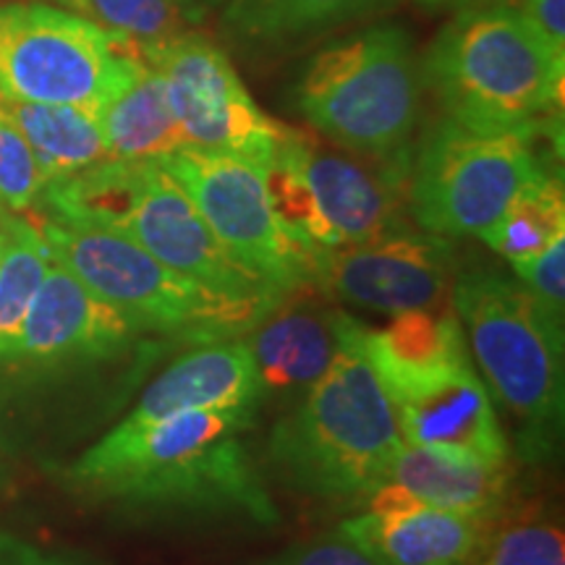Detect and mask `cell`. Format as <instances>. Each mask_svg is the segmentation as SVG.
<instances>
[{
	"label": "cell",
	"mask_w": 565,
	"mask_h": 565,
	"mask_svg": "<svg viewBox=\"0 0 565 565\" xmlns=\"http://www.w3.org/2000/svg\"><path fill=\"white\" fill-rule=\"evenodd\" d=\"M192 196L212 236L233 259L263 275L282 294L307 286V257L275 217L265 173L223 152L183 150L160 160Z\"/></svg>",
	"instance_id": "11"
},
{
	"label": "cell",
	"mask_w": 565,
	"mask_h": 565,
	"mask_svg": "<svg viewBox=\"0 0 565 565\" xmlns=\"http://www.w3.org/2000/svg\"><path fill=\"white\" fill-rule=\"evenodd\" d=\"M110 231L129 236L162 265L215 291L257 301L286 296L225 252L192 196L160 160H139L129 200Z\"/></svg>",
	"instance_id": "13"
},
{
	"label": "cell",
	"mask_w": 565,
	"mask_h": 565,
	"mask_svg": "<svg viewBox=\"0 0 565 565\" xmlns=\"http://www.w3.org/2000/svg\"><path fill=\"white\" fill-rule=\"evenodd\" d=\"M513 273L536 296L555 320L565 317V236H557L547 249L524 263H513Z\"/></svg>",
	"instance_id": "29"
},
{
	"label": "cell",
	"mask_w": 565,
	"mask_h": 565,
	"mask_svg": "<svg viewBox=\"0 0 565 565\" xmlns=\"http://www.w3.org/2000/svg\"><path fill=\"white\" fill-rule=\"evenodd\" d=\"M53 259L145 335L186 345L238 341L278 301L238 299L171 270L129 236L42 217L34 223Z\"/></svg>",
	"instance_id": "6"
},
{
	"label": "cell",
	"mask_w": 565,
	"mask_h": 565,
	"mask_svg": "<svg viewBox=\"0 0 565 565\" xmlns=\"http://www.w3.org/2000/svg\"><path fill=\"white\" fill-rule=\"evenodd\" d=\"M0 475H3V463H0Z\"/></svg>",
	"instance_id": "37"
},
{
	"label": "cell",
	"mask_w": 565,
	"mask_h": 565,
	"mask_svg": "<svg viewBox=\"0 0 565 565\" xmlns=\"http://www.w3.org/2000/svg\"><path fill=\"white\" fill-rule=\"evenodd\" d=\"M322 377L275 424L267 461L294 490L333 503H362L404 448L391 401L343 333Z\"/></svg>",
	"instance_id": "5"
},
{
	"label": "cell",
	"mask_w": 565,
	"mask_h": 565,
	"mask_svg": "<svg viewBox=\"0 0 565 565\" xmlns=\"http://www.w3.org/2000/svg\"><path fill=\"white\" fill-rule=\"evenodd\" d=\"M0 565H84L71 557L45 553V550L19 540V536L0 532Z\"/></svg>",
	"instance_id": "32"
},
{
	"label": "cell",
	"mask_w": 565,
	"mask_h": 565,
	"mask_svg": "<svg viewBox=\"0 0 565 565\" xmlns=\"http://www.w3.org/2000/svg\"><path fill=\"white\" fill-rule=\"evenodd\" d=\"M265 404L263 383L244 338L194 345L168 364L141 391L129 414L113 427L116 433H139L162 419L207 412V408H259Z\"/></svg>",
	"instance_id": "16"
},
{
	"label": "cell",
	"mask_w": 565,
	"mask_h": 565,
	"mask_svg": "<svg viewBox=\"0 0 565 565\" xmlns=\"http://www.w3.org/2000/svg\"><path fill=\"white\" fill-rule=\"evenodd\" d=\"M557 236H565L563 175L547 168L513 196L500 221L479 236L508 265L524 263L547 249Z\"/></svg>",
	"instance_id": "24"
},
{
	"label": "cell",
	"mask_w": 565,
	"mask_h": 565,
	"mask_svg": "<svg viewBox=\"0 0 565 565\" xmlns=\"http://www.w3.org/2000/svg\"><path fill=\"white\" fill-rule=\"evenodd\" d=\"M391 0H225L223 26L236 40L254 45H286L312 38L345 21L372 17Z\"/></svg>",
	"instance_id": "23"
},
{
	"label": "cell",
	"mask_w": 565,
	"mask_h": 565,
	"mask_svg": "<svg viewBox=\"0 0 565 565\" xmlns=\"http://www.w3.org/2000/svg\"><path fill=\"white\" fill-rule=\"evenodd\" d=\"M519 11L540 32L550 51L565 61V0H521Z\"/></svg>",
	"instance_id": "31"
},
{
	"label": "cell",
	"mask_w": 565,
	"mask_h": 565,
	"mask_svg": "<svg viewBox=\"0 0 565 565\" xmlns=\"http://www.w3.org/2000/svg\"><path fill=\"white\" fill-rule=\"evenodd\" d=\"M162 76L186 147L270 166L282 124L254 103L228 55L200 32H181L139 53Z\"/></svg>",
	"instance_id": "10"
},
{
	"label": "cell",
	"mask_w": 565,
	"mask_h": 565,
	"mask_svg": "<svg viewBox=\"0 0 565 565\" xmlns=\"http://www.w3.org/2000/svg\"><path fill=\"white\" fill-rule=\"evenodd\" d=\"M263 173L275 217L303 257L412 228L406 189L317 131L282 126Z\"/></svg>",
	"instance_id": "7"
},
{
	"label": "cell",
	"mask_w": 565,
	"mask_h": 565,
	"mask_svg": "<svg viewBox=\"0 0 565 565\" xmlns=\"http://www.w3.org/2000/svg\"><path fill=\"white\" fill-rule=\"evenodd\" d=\"M9 217H11V215H9ZM9 217H6V221L0 223V263H3L6 246H9Z\"/></svg>",
	"instance_id": "35"
},
{
	"label": "cell",
	"mask_w": 565,
	"mask_h": 565,
	"mask_svg": "<svg viewBox=\"0 0 565 565\" xmlns=\"http://www.w3.org/2000/svg\"><path fill=\"white\" fill-rule=\"evenodd\" d=\"M105 147L116 160H162L186 147L162 76L141 55L97 108Z\"/></svg>",
	"instance_id": "21"
},
{
	"label": "cell",
	"mask_w": 565,
	"mask_h": 565,
	"mask_svg": "<svg viewBox=\"0 0 565 565\" xmlns=\"http://www.w3.org/2000/svg\"><path fill=\"white\" fill-rule=\"evenodd\" d=\"M542 131H471L440 118L414 145L406 210L419 231L479 238L534 175L553 168L536 150Z\"/></svg>",
	"instance_id": "8"
},
{
	"label": "cell",
	"mask_w": 565,
	"mask_h": 565,
	"mask_svg": "<svg viewBox=\"0 0 565 565\" xmlns=\"http://www.w3.org/2000/svg\"><path fill=\"white\" fill-rule=\"evenodd\" d=\"M0 116L24 137L47 181L66 179L110 158L100 124L92 110L0 95Z\"/></svg>",
	"instance_id": "22"
},
{
	"label": "cell",
	"mask_w": 565,
	"mask_h": 565,
	"mask_svg": "<svg viewBox=\"0 0 565 565\" xmlns=\"http://www.w3.org/2000/svg\"><path fill=\"white\" fill-rule=\"evenodd\" d=\"M338 320L385 393L471 364L469 343L450 301L393 315L385 328H366L345 312H338Z\"/></svg>",
	"instance_id": "18"
},
{
	"label": "cell",
	"mask_w": 565,
	"mask_h": 565,
	"mask_svg": "<svg viewBox=\"0 0 565 565\" xmlns=\"http://www.w3.org/2000/svg\"><path fill=\"white\" fill-rule=\"evenodd\" d=\"M479 377L513 427L529 463L550 461L563 435V320L519 278L494 267H458L450 291Z\"/></svg>",
	"instance_id": "2"
},
{
	"label": "cell",
	"mask_w": 565,
	"mask_h": 565,
	"mask_svg": "<svg viewBox=\"0 0 565 565\" xmlns=\"http://www.w3.org/2000/svg\"><path fill=\"white\" fill-rule=\"evenodd\" d=\"M45 183L47 179L30 145L0 116V202L9 212L38 207Z\"/></svg>",
	"instance_id": "28"
},
{
	"label": "cell",
	"mask_w": 565,
	"mask_h": 565,
	"mask_svg": "<svg viewBox=\"0 0 565 565\" xmlns=\"http://www.w3.org/2000/svg\"><path fill=\"white\" fill-rule=\"evenodd\" d=\"M419 68L445 118L471 131H545L561 116L565 61L519 6L454 13Z\"/></svg>",
	"instance_id": "4"
},
{
	"label": "cell",
	"mask_w": 565,
	"mask_h": 565,
	"mask_svg": "<svg viewBox=\"0 0 565 565\" xmlns=\"http://www.w3.org/2000/svg\"><path fill=\"white\" fill-rule=\"evenodd\" d=\"M66 6L121 38L137 53L189 30L179 0H66Z\"/></svg>",
	"instance_id": "27"
},
{
	"label": "cell",
	"mask_w": 565,
	"mask_h": 565,
	"mask_svg": "<svg viewBox=\"0 0 565 565\" xmlns=\"http://www.w3.org/2000/svg\"><path fill=\"white\" fill-rule=\"evenodd\" d=\"M303 121L406 189L422 113V68L401 24H372L317 51L296 79Z\"/></svg>",
	"instance_id": "3"
},
{
	"label": "cell",
	"mask_w": 565,
	"mask_h": 565,
	"mask_svg": "<svg viewBox=\"0 0 565 565\" xmlns=\"http://www.w3.org/2000/svg\"><path fill=\"white\" fill-rule=\"evenodd\" d=\"M145 333L53 259L19 333L0 349V370L63 372L113 362Z\"/></svg>",
	"instance_id": "14"
},
{
	"label": "cell",
	"mask_w": 565,
	"mask_h": 565,
	"mask_svg": "<svg viewBox=\"0 0 565 565\" xmlns=\"http://www.w3.org/2000/svg\"><path fill=\"white\" fill-rule=\"evenodd\" d=\"M456 273L454 242L414 225L366 244L307 254L309 286L328 299L383 315L443 307Z\"/></svg>",
	"instance_id": "12"
},
{
	"label": "cell",
	"mask_w": 565,
	"mask_h": 565,
	"mask_svg": "<svg viewBox=\"0 0 565 565\" xmlns=\"http://www.w3.org/2000/svg\"><path fill=\"white\" fill-rule=\"evenodd\" d=\"M51 263L53 254L38 225L11 215L9 246L0 263V349L19 333Z\"/></svg>",
	"instance_id": "26"
},
{
	"label": "cell",
	"mask_w": 565,
	"mask_h": 565,
	"mask_svg": "<svg viewBox=\"0 0 565 565\" xmlns=\"http://www.w3.org/2000/svg\"><path fill=\"white\" fill-rule=\"evenodd\" d=\"M487 519L422 503H391L351 515L338 532L380 565H466Z\"/></svg>",
	"instance_id": "20"
},
{
	"label": "cell",
	"mask_w": 565,
	"mask_h": 565,
	"mask_svg": "<svg viewBox=\"0 0 565 565\" xmlns=\"http://www.w3.org/2000/svg\"><path fill=\"white\" fill-rule=\"evenodd\" d=\"M322 299L320 291L312 294L309 282L294 288L244 335L263 383L265 404L270 398L301 401L333 362L335 309Z\"/></svg>",
	"instance_id": "17"
},
{
	"label": "cell",
	"mask_w": 565,
	"mask_h": 565,
	"mask_svg": "<svg viewBox=\"0 0 565 565\" xmlns=\"http://www.w3.org/2000/svg\"><path fill=\"white\" fill-rule=\"evenodd\" d=\"M424 13H461L475 9H490V6H515V0H414Z\"/></svg>",
	"instance_id": "33"
},
{
	"label": "cell",
	"mask_w": 565,
	"mask_h": 565,
	"mask_svg": "<svg viewBox=\"0 0 565 565\" xmlns=\"http://www.w3.org/2000/svg\"><path fill=\"white\" fill-rule=\"evenodd\" d=\"M61 3H66V0H61Z\"/></svg>",
	"instance_id": "38"
},
{
	"label": "cell",
	"mask_w": 565,
	"mask_h": 565,
	"mask_svg": "<svg viewBox=\"0 0 565 565\" xmlns=\"http://www.w3.org/2000/svg\"><path fill=\"white\" fill-rule=\"evenodd\" d=\"M267 565H380L374 557L364 553L362 547H356L349 536L341 532H333L320 540L307 542V545H296L275 557Z\"/></svg>",
	"instance_id": "30"
},
{
	"label": "cell",
	"mask_w": 565,
	"mask_h": 565,
	"mask_svg": "<svg viewBox=\"0 0 565 565\" xmlns=\"http://www.w3.org/2000/svg\"><path fill=\"white\" fill-rule=\"evenodd\" d=\"M11 215V212H9V207H6V204L3 202H0V223H3L6 221V217H9Z\"/></svg>",
	"instance_id": "36"
},
{
	"label": "cell",
	"mask_w": 565,
	"mask_h": 565,
	"mask_svg": "<svg viewBox=\"0 0 565 565\" xmlns=\"http://www.w3.org/2000/svg\"><path fill=\"white\" fill-rule=\"evenodd\" d=\"M137 51L79 13L42 3L0 6V95L97 113Z\"/></svg>",
	"instance_id": "9"
},
{
	"label": "cell",
	"mask_w": 565,
	"mask_h": 565,
	"mask_svg": "<svg viewBox=\"0 0 565 565\" xmlns=\"http://www.w3.org/2000/svg\"><path fill=\"white\" fill-rule=\"evenodd\" d=\"M259 408H207L139 433L110 429L76 458L68 484L105 503L152 515H246L275 524L278 511L244 435Z\"/></svg>",
	"instance_id": "1"
},
{
	"label": "cell",
	"mask_w": 565,
	"mask_h": 565,
	"mask_svg": "<svg viewBox=\"0 0 565 565\" xmlns=\"http://www.w3.org/2000/svg\"><path fill=\"white\" fill-rule=\"evenodd\" d=\"M183 17L189 19V24H200L202 19H207L212 11H217L225 0H179Z\"/></svg>",
	"instance_id": "34"
},
{
	"label": "cell",
	"mask_w": 565,
	"mask_h": 565,
	"mask_svg": "<svg viewBox=\"0 0 565 565\" xmlns=\"http://www.w3.org/2000/svg\"><path fill=\"white\" fill-rule=\"evenodd\" d=\"M385 395L406 445L484 463L511 461V443L475 364Z\"/></svg>",
	"instance_id": "15"
},
{
	"label": "cell",
	"mask_w": 565,
	"mask_h": 565,
	"mask_svg": "<svg viewBox=\"0 0 565 565\" xmlns=\"http://www.w3.org/2000/svg\"><path fill=\"white\" fill-rule=\"evenodd\" d=\"M513 500L511 461L484 463L406 445L395 454L366 508L422 503L445 511L492 515Z\"/></svg>",
	"instance_id": "19"
},
{
	"label": "cell",
	"mask_w": 565,
	"mask_h": 565,
	"mask_svg": "<svg viewBox=\"0 0 565 565\" xmlns=\"http://www.w3.org/2000/svg\"><path fill=\"white\" fill-rule=\"evenodd\" d=\"M466 565H565L563 526L545 508L511 500L487 519Z\"/></svg>",
	"instance_id": "25"
}]
</instances>
